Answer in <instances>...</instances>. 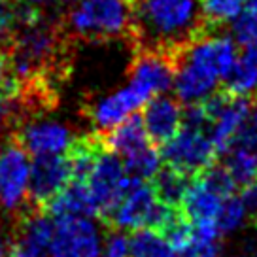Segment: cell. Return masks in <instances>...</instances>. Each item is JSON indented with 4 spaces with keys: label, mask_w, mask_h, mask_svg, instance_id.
<instances>
[{
    "label": "cell",
    "mask_w": 257,
    "mask_h": 257,
    "mask_svg": "<svg viewBox=\"0 0 257 257\" xmlns=\"http://www.w3.org/2000/svg\"><path fill=\"white\" fill-rule=\"evenodd\" d=\"M233 36L240 46L257 40V0L246 2L233 19Z\"/></svg>",
    "instance_id": "7402d4cb"
},
{
    "label": "cell",
    "mask_w": 257,
    "mask_h": 257,
    "mask_svg": "<svg viewBox=\"0 0 257 257\" xmlns=\"http://www.w3.org/2000/svg\"><path fill=\"white\" fill-rule=\"evenodd\" d=\"M176 61L172 53L159 49H137V55L128 68V85L137 89L146 102L163 95L174 81Z\"/></svg>",
    "instance_id": "30bf717a"
},
{
    "label": "cell",
    "mask_w": 257,
    "mask_h": 257,
    "mask_svg": "<svg viewBox=\"0 0 257 257\" xmlns=\"http://www.w3.org/2000/svg\"><path fill=\"white\" fill-rule=\"evenodd\" d=\"M219 155L210 137L208 128L197 123L184 121L182 128L167 144L163 146L161 157L167 163V167L184 172L187 176H195L214 165Z\"/></svg>",
    "instance_id": "52a82bcc"
},
{
    "label": "cell",
    "mask_w": 257,
    "mask_h": 257,
    "mask_svg": "<svg viewBox=\"0 0 257 257\" xmlns=\"http://www.w3.org/2000/svg\"><path fill=\"white\" fill-rule=\"evenodd\" d=\"M137 49H159L176 55L185 44L208 31L197 0H131Z\"/></svg>",
    "instance_id": "6da1fadb"
},
{
    "label": "cell",
    "mask_w": 257,
    "mask_h": 257,
    "mask_svg": "<svg viewBox=\"0 0 257 257\" xmlns=\"http://www.w3.org/2000/svg\"><path fill=\"white\" fill-rule=\"evenodd\" d=\"M12 78H14V72H12V59H10L8 51L0 46V89L4 87Z\"/></svg>",
    "instance_id": "4316f807"
},
{
    "label": "cell",
    "mask_w": 257,
    "mask_h": 257,
    "mask_svg": "<svg viewBox=\"0 0 257 257\" xmlns=\"http://www.w3.org/2000/svg\"><path fill=\"white\" fill-rule=\"evenodd\" d=\"M236 191L238 185L234 184L229 170L214 163L191 178L180 208L197 233L210 238H219L217 219L227 199Z\"/></svg>",
    "instance_id": "7a4b0ae2"
},
{
    "label": "cell",
    "mask_w": 257,
    "mask_h": 257,
    "mask_svg": "<svg viewBox=\"0 0 257 257\" xmlns=\"http://www.w3.org/2000/svg\"><path fill=\"white\" fill-rule=\"evenodd\" d=\"M174 257H223V251L217 244V238H210L195 231L191 240L178 248Z\"/></svg>",
    "instance_id": "603a6c76"
},
{
    "label": "cell",
    "mask_w": 257,
    "mask_h": 257,
    "mask_svg": "<svg viewBox=\"0 0 257 257\" xmlns=\"http://www.w3.org/2000/svg\"><path fill=\"white\" fill-rule=\"evenodd\" d=\"M8 253H10L8 238H6V234H4V231L0 229V257H8Z\"/></svg>",
    "instance_id": "f1b7e54d"
},
{
    "label": "cell",
    "mask_w": 257,
    "mask_h": 257,
    "mask_svg": "<svg viewBox=\"0 0 257 257\" xmlns=\"http://www.w3.org/2000/svg\"><path fill=\"white\" fill-rule=\"evenodd\" d=\"M191 178L193 176H187V174L172 169V167H165V169H159V172L152 178V185L157 193V197L165 204L180 208Z\"/></svg>",
    "instance_id": "e0dca14e"
},
{
    "label": "cell",
    "mask_w": 257,
    "mask_h": 257,
    "mask_svg": "<svg viewBox=\"0 0 257 257\" xmlns=\"http://www.w3.org/2000/svg\"><path fill=\"white\" fill-rule=\"evenodd\" d=\"M72 165L66 153L34 157V163L31 165V182H29L31 206L46 208L72 182Z\"/></svg>",
    "instance_id": "8fae6325"
},
{
    "label": "cell",
    "mask_w": 257,
    "mask_h": 257,
    "mask_svg": "<svg viewBox=\"0 0 257 257\" xmlns=\"http://www.w3.org/2000/svg\"><path fill=\"white\" fill-rule=\"evenodd\" d=\"M104 140L133 178L152 180L159 172L163 157L148 137L142 117L131 113L119 125L106 131Z\"/></svg>",
    "instance_id": "5b68a950"
},
{
    "label": "cell",
    "mask_w": 257,
    "mask_h": 257,
    "mask_svg": "<svg viewBox=\"0 0 257 257\" xmlns=\"http://www.w3.org/2000/svg\"><path fill=\"white\" fill-rule=\"evenodd\" d=\"M133 25L131 0H76L66 14L68 32L87 42L133 38Z\"/></svg>",
    "instance_id": "3957f363"
},
{
    "label": "cell",
    "mask_w": 257,
    "mask_h": 257,
    "mask_svg": "<svg viewBox=\"0 0 257 257\" xmlns=\"http://www.w3.org/2000/svg\"><path fill=\"white\" fill-rule=\"evenodd\" d=\"M142 123L153 144L165 146L184 125V110L174 98L157 95L144 106Z\"/></svg>",
    "instance_id": "4fadbf2b"
},
{
    "label": "cell",
    "mask_w": 257,
    "mask_h": 257,
    "mask_svg": "<svg viewBox=\"0 0 257 257\" xmlns=\"http://www.w3.org/2000/svg\"><path fill=\"white\" fill-rule=\"evenodd\" d=\"M31 161L17 138H10L0 148V206L8 212H21L29 199Z\"/></svg>",
    "instance_id": "9c48e42d"
},
{
    "label": "cell",
    "mask_w": 257,
    "mask_h": 257,
    "mask_svg": "<svg viewBox=\"0 0 257 257\" xmlns=\"http://www.w3.org/2000/svg\"><path fill=\"white\" fill-rule=\"evenodd\" d=\"M131 255L128 257H174L176 249L167 234L157 229H137L128 236Z\"/></svg>",
    "instance_id": "2e32d148"
},
{
    "label": "cell",
    "mask_w": 257,
    "mask_h": 257,
    "mask_svg": "<svg viewBox=\"0 0 257 257\" xmlns=\"http://www.w3.org/2000/svg\"><path fill=\"white\" fill-rule=\"evenodd\" d=\"M17 142L23 146L25 152L31 157H44V155H63L72 144L70 128L48 119H32L23 123L14 135Z\"/></svg>",
    "instance_id": "7c38bea8"
},
{
    "label": "cell",
    "mask_w": 257,
    "mask_h": 257,
    "mask_svg": "<svg viewBox=\"0 0 257 257\" xmlns=\"http://www.w3.org/2000/svg\"><path fill=\"white\" fill-rule=\"evenodd\" d=\"M53 229L55 219L49 212L36 206H31V210L23 208V212L19 214L16 244L34 257L49 255Z\"/></svg>",
    "instance_id": "9a60e30c"
},
{
    "label": "cell",
    "mask_w": 257,
    "mask_h": 257,
    "mask_svg": "<svg viewBox=\"0 0 257 257\" xmlns=\"http://www.w3.org/2000/svg\"><path fill=\"white\" fill-rule=\"evenodd\" d=\"M223 80L225 91L234 93V95L249 96L257 89V68L240 55Z\"/></svg>",
    "instance_id": "ac0fdd59"
},
{
    "label": "cell",
    "mask_w": 257,
    "mask_h": 257,
    "mask_svg": "<svg viewBox=\"0 0 257 257\" xmlns=\"http://www.w3.org/2000/svg\"><path fill=\"white\" fill-rule=\"evenodd\" d=\"M242 48H244V51H242V57H244L246 61H249V63L257 68V40L249 42V44L242 46Z\"/></svg>",
    "instance_id": "83f0119b"
},
{
    "label": "cell",
    "mask_w": 257,
    "mask_h": 257,
    "mask_svg": "<svg viewBox=\"0 0 257 257\" xmlns=\"http://www.w3.org/2000/svg\"><path fill=\"white\" fill-rule=\"evenodd\" d=\"M27 6H38V4H46V2H51V0H19Z\"/></svg>",
    "instance_id": "4dcf8cb0"
},
{
    "label": "cell",
    "mask_w": 257,
    "mask_h": 257,
    "mask_svg": "<svg viewBox=\"0 0 257 257\" xmlns=\"http://www.w3.org/2000/svg\"><path fill=\"white\" fill-rule=\"evenodd\" d=\"M55 219L51 257H102V234L89 216H59Z\"/></svg>",
    "instance_id": "ba28073f"
},
{
    "label": "cell",
    "mask_w": 257,
    "mask_h": 257,
    "mask_svg": "<svg viewBox=\"0 0 257 257\" xmlns=\"http://www.w3.org/2000/svg\"><path fill=\"white\" fill-rule=\"evenodd\" d=\"M131 178L133 176L127 172L123 161L106 146L98 152L87 174L76 182H81L87 187L91 201L95 204L96 217L106 219L110 210L127 191Z\"/></svg>",
    "instance_id": "8992f818"
},
{
    "label": "cell",
    "mask_w": 257,
    "mask_h": 257,
    "mask_svg": "<svg viewBox=\"0 0 257 257\" xmlns=\"http://www.w3.org/2000/svg\"><path fill=\"white\" fill-rule=\"evenodd\" d=\"M8 257H34V255H32V253H29V251H25L23 248H19L17 244H14V248H10Z\"/></svg>",
    "instance_id": "f546056e"
},
{
    "label": "cell",
    "mask_w": 257,
    "mask_h": 257,
    "mask_svg": "<svg viewBox=\"0 0 257 257\" xmlns=\"http://www.w3.org/2000/svg\"><path fill=\"white\" fill-rule=\"evenodd\" d=\"M21 104V83L16 76L0 89V131L8 125Z\"/></svg>",
    "instance_id": "cb8c5ba5"
},
{
    "label": "cell",
    "mask_w": 257,
    "mask_h": 257,
    "mask_svg": "<svg viewBox=\"0 0 257 257\" xmlns=\"http://www.w3.org/2000/svg\"><path fill=\"white\" fill-rule=\"evenodd\" d=\"M242 197L248 206V216L251 217V223L257 227V180L242 189Z\"/></svg>",
    "instance_id": "484cf974"
},
{
    "label": "cell",
    "mask_w": 257,
    "mask_h": 257,
    "mask_svg": "<svg viewBox=\"0 0 257 257\" xmlns=\"http://www.w3.org/2000/svg\"><path fill=\"white\" fill-rule=\"evenodd\" d=\"M227 152H238L257 159V100L251 102L248 115H246L238 135L234 137L233 144Z\"/></svg>",
    "instance_id": "44dd1931"
},
{
    "label": "cell",
    "mask_w": 257,
    "mask_h": 257,
    "mask_svg": "<svg viewBox=\"0 0 257 257\" xmlns=\"http://www.w3.org/2000/svg\"><path fill=\"white\" fill-rule=\"evenodd\" d=\"M246 217H248V206L244 202V197L234 193L227 199L223 210H221V216L217 219V236L238 231L246 221Z\"/></svg>",
    "instance_id": "ffe728a7"
},
{
    "label": "cell",
    "mask_w": 257,
    "mask_h": 257,
    "mask_svg": "<svg viewBox=\"0 0 257 257\" xmlns=\"http://www.w3.org/2000/svg\"><path fill=\"white\" fill-rule=\"evenodd\" d=\"M131 246L128 236L121 229H112L102 238V257H128Z\"/></svg>",
    "instance_id": "d4e9b609"
},
{
    "label": "cell",
    "mask_w": 257,
    "mask_h": 257,
    "mask_svg": "<svg viewBox=\"0 0 257 257\" xmlns=\"http://www.w3.org/2000/svg\"><path fill=\"white\" fill-rule=\"evenodd\" d=\"M146 102V98L137 89H133L131 85L113 91L110 95L98 98L95 102H91L87 106V117L102 133L113 128L115 125H119L121 121H125L131 113L138 110L140 106Z\"/></svg>",
    "instance_id": "5bb4252c"
},
{
    "label": "cell",
    "mask_w": 257,
    "mask_h": 257,
    "mask_svg": "<svg viewBox=\"0 0 257 257\" xmlns=\"http://www.w3.org/2000/svg\"><path fill=\"white\" fill-rule=\"evenodd\" d=\"M201 16L206 27L216 29L219 25L233 21L234 16L242 10L246 0H197Z\"/></svg>",
    "instance_id": "d6986e66"
},
{
    "label": "cell",
    "mask_w": 257,
    "mask_h": 257,
    "mask_svg": "<svg viewBox=\"0 0 257 257\" xmlns=\"http://www.w3.org/2000/svg\"><path fill=\"white\" fill-rule=\"evenodd\" d=\"M180 216L182 208L170 206L161 201L153 189L152 180L131 178L127 191L110 210L104 221H108L113 229L121 231H137L148 227L163 233Z\"/></svg>",
    "instance_id": "277c9868"
}]
</instances>
